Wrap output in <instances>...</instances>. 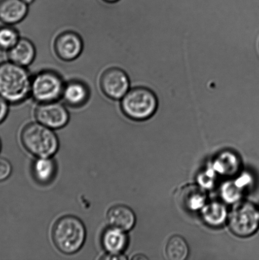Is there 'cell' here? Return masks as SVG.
Returning <instances> with one entry per match:
<instances>
[{"instance_id":"cell-5","label":"cell","mask_w":259,"mask_h":260,"mask_svg":"<svg viewBox=\"0 0 259 260\" xmlns=\"http://www.w3.org/2000/svg\"><path fill=\"white\" fill-rule=\"evenodd\" d=\"M65 81L57 71L45 69L32 76L30 98L38 104L62 99Z\"/></svg>"},{"instance_id":"cell-12","label":"cell","mask_w":259,"mask_h":260,"mask_svg":"<svg viewBox=\"0 0 259 260\" xmlns=\"http://www.w3.org/2000/svg\"><path fill=\"white\" fill-rule=\"evenodd\" d=\"M106 220L109 226L128 232L135 225L136 216L133 210L129 206L116 205L109 209L106 213Z\"/></svg>"},{"instance_id":"cell-24","label":"cell","mask_w":259,"mask_h":260,"mask_svg":"<svg viewBox=\"0 0 259 260\" xmlns=\"http://www.w3.org/2000/svg\"><path fill=\"white\" fill-rule=\"evenodd\" d=\"M100 259L106 260H123L127 259V258L123 253L116 254L106 253L104 254L103 256L100 257Z\"/></svg>"},{"instance_id":"cell-17","label":"cell","mask_w":259,"mask_h":260,"mask_svg":"<svg viewBox=\"0 0 259 260\" xmlns=\"http://www.w3.org/2000/svg\"><path fill=\"white\" fill-rule=\"evenodd\" d=\"M164 252L169 260H184L189 254V246L182 237L174 236L167 242Z\"/></svg>"},{"instance_id":"cell-4","label":"cell","mask_w":259,"mask_h":260,"mask_svg":"<svg viewBox=\"0 0 259 260\" xmlns=\"http://www.w3.org/2000/svg\"><path fill=\"white\" fill-rule=\"evenodd\" d=\"M22 144L36 157H52L59 148V141L53 129L39 122L28 123L20 134Z\"/></svg>"},{"instance_id":"cell-27","label":"cell","mask_w":259,"mask_h":260,"mask_svg":"<svg viewBox=\"0 0 259 260\" xmlns=\"http://www.w3.org/2000/svg\"><path fill=\"white\" fill-rule=\"evenodd\" d=\"M22 1L25 3V4H27L28 5H31L34 3L35 0H22Z\"/></svg>"},{"instance_id":"cell-3","label":"cell","mask_w":259,"mask_h":260,"mask_svg":"<svg viewBox=\"0 0 259 260\" xmlns=\"http://www.w3.org/2000/svg\"><path fill=\"white\" fill-rule=\"evenodd\" d=\"M120 108L124 116L131 120H148L156 114L159 107L156 94L146 86L131 87L120 101Z\"/></svg>"},{"instance_id":"cell-1","label":"cell","mask_w":259,"mask_h":260,"mask_svg":"<svg viewBox=\"0 0 259 260\" xmlns=\"http://www.w3.org/2000/svg\"><path fill=\"white\" fill-rule=\"evenodd\" d=\"M32 75L27 68L8 61L0 63V96L11 105H20L30 98Z\"/></svg>"},{"instance_id":"cell-18","label":"cell","mask_w":259,"mask_h":260,"mask_svg":"<svg viewBox=\"0 0 259 260\" xmlns=\"http://www.w3.org/2000/svg\"><path fill=\"white\" fill-rule=\"evenodd\" d=\"M202 216L208 225L213 226H219L222 225L227 219V209L220 203H209L203 208Z\"/></svg>"},{"instance_id":"cell-26","label":"cell","mask_w":259,"mask_h":260,"mask_svg":"<svg viewBox=\"0 0 259 260\" xmlns=\"http://www.w3.org/2000/svg\"><path fill=\"white\" fill-rule=\"evenodd\" d=\"M101 1H103L106 4H116V3H118L119 2H120L121 0H101Z\"/></svg>"},{"instance_id":"cell-2","label":"cell","mask_w":259,"mask_h":260,"mask_svg":"<svg viewBox=\"0 0 259 260\" xmlns=\"http://www.w3.org/2000/svg\"><path fill=\"white\" fill-rule=\"evenodd\" d=\"M52 238L56 248L62 253H76L83 248L86 241L85 224L77 216H63L53 225Z\"/></svg>"},{"instance_id":"cell-13","label":"cell","mask_w":259,"mask_h":260,"mask_svg":"<svg viewBox=\"0 0 259 260\" xmlns=\"http://www.w3.org/2000/svg\"><path fill=\"white\" fill-rule=\"evenodd\" d=\"M126 232L109 226L103 231L101 243L106 253L121 254L128 245Z\"/></svg>"},{"instance_id":"cell-20","label":"cell","mask_w":259,"mask_h":260,"mask_svg":"<svg viewBox=\"0 0 259 260\" xmlns=\"http://www.w3.org/2000/svg\"><path fill=\"white\" fill-rule=\"evenodd\" d=\"M251 178L249 176L244 175L241 177L235 183H229L223 188V196L228 202H234L238 200L242 195L243 186H245L250 182Z\"/></svg>"},{"instance_id":"cell-15","label":"cell","mask_w":259,"mask_h":260,"mask_svg":"<svg viewBox=\"0 0 259 260\" xmlns=\"http://www.w3.org/2000/svg\"><path fill=\"white\" fill-rule=\"evenodd\" d=\"M57 167L52 157H37L32 162L31 173L35 182L48 185L55 179Z\"/></svg>"},{"instance_id":"cell-9","label":"cell","mask_w":259,"mask_h":260,"mask_svg":"<svg viewBox=\"0 0 259 260\" xmlns=\"http://www.w3.org/2000/svg\"><path fill=\"white\" fill-rule=\"evenodd\" d=\"M53 50L61 60L72 62L82 54L84 50L83 38L73 30H64L55 38Z\"/></svg>"},{"instance_id":"cell-21","label":"cell","mask_w":259,"mask_h":260,"mask_svg":"<svg viewBox=\"0 0 259 260\" xmlns=\"http://www.w3.org/2000/svg\"><path fill=\"white\" fill-rule=\"evenodd\" d=\"M20 38L19 31L12 25H6L0 27V50L9 52Z\"/></svg>"},{"instance_id":"cell-11","label":"cell","mask_w":259,"mask_h":260,"mask_svg":"<svg viewBox=\"0 0 259 260\" xmlns=\"http://www.w3.org/2000/svg\"><path fill=\"white\" fill-rule=\"evenodd\" d=\"M29 5L22 0H0V21L5 24H19L26 17Z\"/></svg>"},{"instance_id":"cell-23","label":"cell","mask_w":259,"mask_h":260,"mask_svg":"<svg viewBox=\"0 0 259 260\" xmlns=\"http://www.w3.org/2000/svg\"><path fill=\"white\" fill-rule=\"evenodd\" d=\"M9 104L8 102L0 96V124L5 120L9 114Z\"/></svg>"},{"instance_id":"cell-14","label":"cell","mask_w":259,"mask_h":260,"mask_svg":"<svg viewBox=\"0 0 259 260\" xmlns=\"http://www.w3.org/2000/svg\"><path fill=\"white\" fill-rule=\"evenodd\" d=\"M8 52L10 61L25 68L32 64L36 56L34 43L27 38H20Z\"/></svg>"},{"instance_id":"cell-28","label":"cell","mask_w":259,"mask_h":260,"mask_svg":"<svg viewBox=\"0 0 259 260\" xmlns=\"http://www.w3.org/2000/svg\"><path fill=\"white\" fill-rule=\"evenodd\" d=\"M134 259H146V257L141 255H137L134 257L133 258Z\"/></svg>"},{"instance_id":"cell-10","label":"cell","mask_w":259,"mask_h":260,"mask_svg":"<svg viewBox=\"0 0 259 260\" xmlns=\"http://www.w3.org/2000/svg\"><path fill=\"white\" fill-rule=\"evenodd\" d=\"M90 98L91 89L85 81L76 78L66 81L62 96L66 106L72 109L82 108Z\"/></svg>"},{"instance_id":"cell-8","label":"cell","mask_w":259,"mask_h":260,"mask_svg":"<svg viewBox=\"0 0 259 260\" xmlns=\"http://www.w3.org/2000/svg\"><path fill=\"white\" fill-rule=\"evenodd\" d=\"M34 117L38 122L52 129L63 128L70 119L67 107L59 101L38 104Z\"/></svg>"},{"instance_id":"cell-29","label":"cell","mask_w":259,"mask_h":260,"mask_svg":"<svg viewBox=\"0 0 259 260\" xmlns=\"http://www.w3.org/2000/svg\"><path fill=\"white\" fill-rule=\"evenodd\" d=\"M1 150H2V141H1V139H0V152H1Z\"/></svg>"},{"instance_id":"cell-25","label":"cell","mask_w":259,"mask_h":260,"mask_svg":"<svg viewBox=\"0 0 259 260\" xmlns=\"http://www.w3.org/2000/svg\"><path fill=\"white\" fill-rule=\"evenodd\" d=\"M209 173H208V172L205 173V175H202L200 179V182L202 183V185L206 186V187H208L209 185H211L213 182L212 176L214 173H211V172H210V174H209Z\"/></svg>"},{"instance_id":"cell-22","label":"cell","mask_w":259,"mask_h":260,"mask_svg":"<svg viewBox=\"0 0 259 260\" xmlns=\"http://www.w3.org/2000/svg\"><path fill=\"white\" fill-rule=\"evenodd\" d=\"M12 172V166L9 160L0 157V182H4L10 177Z\"/></svg>"},{"instance_id":"cell-7","label":"cell","mask_w":259,"mask_h":260,"mask_svg":"<svg viewBox=\"0 0 259 260\" xmlns=\"http://www.w3.org/2000/svg\"><path fill=\"white\" fill-rule=\"evenodd\" d=\"M131 78L118 67L106 69L100 76L99 85L104 95L113 101H121L131 88Z\"/></svg>"},{"instance_id":"cell-6","label":"cell","mask_w":259,"mask_h":260,"mask_svg":"<svg viewBox=\"0 0 259 260\" xmlns=\"http://www.w3.org/2000/svg\"><path fill=\"white\" fill-rule=\"evenodd\" d=\"M228 224L235 235L252 236L259 228V210L252 203H238L230 213Z\"/></svg>"},{"instance_id":"cell-16","label":"cell","mask_w":259,"mask_h":260,"mask_svg":"<svg viewBox=\"0 0 259 260\" xmlns=\"http://www.w3.org/2000/svg\"><path fill=\"white\" fill-rule=\"evenodd\" d=\"M206 195L202 188L190 185L182 188L179 195L181 205L187 210L195 211L204 206Z\"/></svg>"},{"instance_id":"cell-19","label":"cell","mask_w":259,"mask_h":260,"mask_svg":"<svg viewBox=\"0 0 259 260\" xmlns=\"http://www.w3.org/2000/svg\"><path fill=\"white\" fill-rule=\"evenodd\" d=\"M214 170L222 175H231L237 172L239 162L237 156L232 152H224L215 160Z\"/></svg>"}]
</instances>
